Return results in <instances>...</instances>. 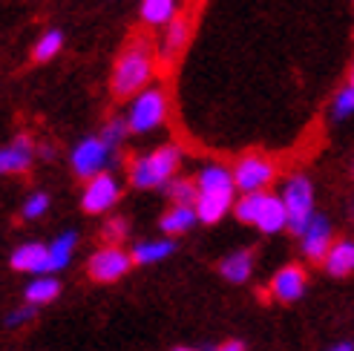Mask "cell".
Segmentation results:
<instances>
[{
  "label": "cell",
  "mask_w": 354,
  "mask_h": 351,
  "mask_svg": "<svg viewBox=\"0 0 354 351\" xmlns=\"http://www.w3.org/2000/svg\"><path fill=\"white\" fill-rule=\"evenodd\" d=\"M130 268H133V254H127L124 248H115V245L95 251L90 256V265H86V271H90L95 283H115Z\"/></svg>",
  "instance_id": "52a82bcc"
},
{
  "label": "cell",
  "mask_w": 354,
  "mask_h": 351,
  "mask_svg": "<svg viewBox=\"0 0 354 351\" xmlns=\"http://www.w3.org/2000/svg\"><path fill=\"white\" fill-rule=\"evenodd\" d=\"M331 245H334V227L323 214H317L303 231V236H299L303 256L311 259V262H323L328 256V251H331Z\"/></svg>",
  "instance_id": "ba28073f"
},
{
  "label": "cell",
  "mask_w": 354,
  "mask_h": 351,
  "mask_svg": "<svg viewBox=\"0 0 354 351\" xmlns=\"http://www.w3.org/2000/svg\"><path fill=\"white\" fill-rule=\"evenodd\" d=\"M130 133V124H127V118H113V121H107V124H104V130L98 133L101 135V142L107 144L113 153H115V147L121 144V138Z\"/></svg>",
  "instance_id": "484cf974"
},
{
  "label": "cell",
  "mask_w": 354,
  "mask_h": 351,
  "mask_svg": "<svg viewBox=\"0 0 354 351\" xmlns=\"http://www.w3.org/2000/svg\"><path fill=\"white\" fill-rule=\"evenodd\" d=\"M165 118H167V95L153 86V90H141L136 95L127 113V124H130V133H150L156 127H162Z\"/></svg>",
  "instance_id": "5b68a950"
},
{
  "label": "cell",
  "mask_w": 354,
  "mask_h": 351,
  "mask_svg": "<svg viewBox=\"0 0 354 351\" xmlns=\"http://www.w3.org/2000/svg\"><path fill=\"white\" fill-rule=\"evenodd\" d=\"M199 193H222V190H236L234 184V170H227L222 164H207L196 176Z\"/></svg>",
  "instance_id": "d6986e66"
},
{
  "label": "cell",
  "mask_w": 354,
  "mask_h": 351,
  "mask_svg": "<svg viewBox=\"0 0 354 351\" xmlns=\"http://www.w3.org/2000/svg\"><path fill=\"white\" fill-rule=\"evenodd\" d=\"M348 86L354 90V64H351V73H348Z\"/></svg>",
  "instance_id": "d6a6232c"
},
{
  "label": "cell",
  "mask_w": 354,
  "mask_h": 351,
  "mask_svg": "<svg viewBox=\"0 0 354 351\" xmlns=\"http://www.w3.org/2000/svg\"><path fill=\"white\" fill-rule=\"evenodd\" d=\"M153 75V44L147 38H136L124 46L113 69V93L115 98H127L145 90Z\"/></svg>",
  "instance_id": "6da1fadb"
},
{
  "label": "cell",
  "mask_w": 354,
  "mask_h": 351,
  "mask_svg": "<svg viewBox=\"0 0 354 351\" xmlns=\"http://www.w3.org/2000/svg\"><path fill=\"white\" fill-rule=\"evenodd\" d=\"M61 49H64V32H58V29H49L46 35H41V38H38V44H35V49H32V58L38 61V64H46V61L55 58Z\"/></svg>",
  "instance_id": "cb8c5ba5"
},
{
  "label": "cell",
  "mask_w": 354,
  "mask_h": 351,
  "mask_svg": "<svg viewBox=\"0 0 354 351\" xmlns=\"http://www.w3.org/2000/svg\"><path fill=\"white\" fill-rule=\"evenodd\" d=\"M262 234H279L288 227V210H286V202L282 196H274V193H265V199L259 205V214H257V222H254Z\"/></svg>",
  "instance_id": "8fae6325"
},
{
  "label": "cell",
  "mask_w": 354,
  "mask_h": 351,
  "mask_svg": "<svg viewBox=\"0 0 354 351\" xmlns=\"http://www.w3.org/2000/svg\"><path fill=\"white\" fill-rule=\"evenodd\" d=\"M196 222H199V214L193 205H173L158 225H162V231L167 236H179V234H187Z\"/></svg>",
  "instance_id": "ac0fdd59"
},
{
  "label": "cell",
  "mask_w": 354,
  "mask_h": 351,
  "mask_svg": "<svg viewBox=\"0 0 354 351\" xmlns=\"http://www.w3.org/2000/svg\"><path fill=\"white\" fill-rule=\"evenodd\" d=\"M219 274L234 285H242L254 274V254L251 251H234L219 262Z\"/></svg>",
  "instance_id": "2e32d148"
},
{
  "label": "cell",
  "mask_w": 354,
  "mask_h": 351,
  "mask_svg": "<svg viewBox=\"0 0 354 351\" xmlns=\"http://www.w3.org/2000/svg\"><path fill=\"white\" fill-rule=\"evenodd\" d=\"M167 196L173 199V205H193L196 207V199H199L196 179H173L167 184Z\"/></svg>",
  "instance_id": "d4e9b609"
},
{
  "label": "cell",
  "mask_w": 354,
  "mask_h": 351,
  "mask_svg": "<svg viewBox=\"0 0 354 351\" xmlns=\"http://www.w3.org/2000/svg\"><path fill=\"white\" fill-rule=\"evenodd\" d=\"M351 176H354V164H351Z\"/></svg>",
  "instance_id": "d590c367"
},
{
  "label": "cell",
  "mask_w": 354,
  "mask_h": 351,
  "mask_svg": "<svg viewBox=\"0 0 354 351\" xmlns=\"http://www.w3.org/2000/svg\"><path fill=\"white\" fill-rule=\"evenodd\" d=\"M110 155H113V150L101 142V135H86L73 150V170H75V176L90 182L98 173H104Z\"/></svg>",
  "instance_id": "8992f818"
},
{
  "label": "cell",
  "mask_w": 354,
  "mask_h": 351,
  "mask_svg": "<svg viewBox=\"0 0 354 351\" xmlns=\"http://www.w3.org/2000/svg\"><path fill=\"white\" fill-rule=\"evenodd\" d=\"M179 167H182V150L176 144H162L147 155H138L130 164V182L138 190L167 187L176 179Z\"/></svg>",
  "instance_id": "7a4b0ae2"
},
{
  "label": "cell",
  "mask_w": 354,
  "mask_h": 351,
  "mask_svg": "<svg viewBox=\"0 0 354 351\" xmlns=\"http://www.w3.org/2000/svg\"><path fill=\"white\" fill-rule=\"evenodd\" d=\"M176 251L173 239H153V242H136L133 245V262L138 265H153V262H162Z\"/></svg>",
  "instance_id": "ffe728a7"
},
{
  "label": "cell",
  "mask_w": 354,
  "mask_h": 351,
  "mask_svg": "<svg viewBox=\"0 0 354 351\" xmlns=\"http://www.w3.org/2000/svg\"><path fill=\"white\" fill-rule=\"evenodd\" d=\"M46 256H49V251H46V245H41V242H26V245H21V248H15V254H12V268L15 271H24V274H46Z\"/></svg>",
  "instance_id": "5bb4252c"
},
{
  "label": "cell",
  "mask_w": 354,
  "mask_h": 351,
  "mask_svg": "<svg viewBox=\"0 0 354 351\" xmlns=\"http://www.w3.org/2000/svg\"><path fill=\"white\" fill-rule=\"evenodd\" d=\"M75 242H78V236H75L73 231H66V234H61L58 239H52V242L46 245V251H49V256H46V274H49V276L58 274V271H64V268L69 265V259H73V251H75Z\"/></svg>",
  "instance_id": "e0dca14e"
},
{
  "label": "cell",
  "mask_w": 354,
  "mask_h": 351,
  "mask_svg": "<svg viewBox=\"0 0 354 351\" xmlns=\"http://www.w3.org/2000/svg\"><path fill=\"white\" fill-rule=\"evenodd\" d=\"M328 351H354V340H340V343H334Z\"/></svg>",
  "instance_id": "1f68e13d"
},
{
  "label": "cell",
  "mask_w": 354,
  "mask_h": 351,
  "mask_svg": "<svg viewBox=\"0 0 354 351\" xmlns=\"http://www.w3.org/2000/svg\"><path fill=\"white\" fill-rule=\"evenodd\" d=\"M234 193L236 190H222V193H199L196 199V214H199V222L205 225H216L227 210H231L236 202H234Z\"/></svg>",
  "instance_id": "7c38bea8"
},
{
  "label": "cell",
  "mask_w": 354,
  "mask_h": 351,
  "mask_svg": "<svg viewBox=\"0 0 354 351\" xmlns=\"http://www.w3.org/2000/svg\"><path fill=\"white\" fill-rule=\"evenodd\" d=\"M282 202H286V210H288V231L294 236H303V231L308 227V222L317 216L314 210V184L308 176L303 173H294L286 179L282 184Z\"/></svg>",
  "instance_id": "3957f363"
},
{
  "label": "cell",
  "mask_w": 354,
  "mask_h": 351,
  "mask_svg": "<svg viewBox=\"0 0 354 351\" xmlns=\"http://www.w3.org/2000/svg\"><path fill=\"white\" fill-rule=\"evenodd\" d=\"M141 21L150 26H167L176 21V0H141Z\"/></svg>",
  "instance_id": "7402d4cb"
},
{
  "label": "cell",
  "mask_w": 354,
  "mask_h": 351,
  "mask_svg": "<svg viewBox=\"0 0 354 351\" xmlns=\"http://www.w3.org/2000/svg\"><path fill=\"white\" fill-rule=\"evenodd\" d=\"M214 351H245V343H242V340H227V343L216 345Z\"/></svg>",
  "instance_id": "4dcf8cb0"
},
{
  "label": "cell",
  "mask_w": 354,
  "mask_h": 351,
  "mask_svg": "<svg viewBox=\"0 0 354 351\" xmlns=\"http://www.w3.org/2000/svg\"><path fill=\"white\" fill-rule=\"evenodd\" d=\"M58 294H61V283L52 279L49 274H44L41 279H32V283L24 288V296H26L29 305H46V303L55 300Z\"/></svg>",
  "instance_id": "603a6c76"
},
{
  "label": "cell",
  "mask_w": 354,
  "mask_h": 351,
  "mask_svg": "<svg viewBox=\"0 0 354 351\" xmlns=\"http://www.w3.org/2000/svg\"><path fill=\"white\" fill-rule=\"evenodd\" d=\"M323 268L334 279H346L354 274V239H337L331 245L328 256L323 259Z\"/></svg>",
  "instance_id": "4fadbf2b"
},
{
  "label": "cell",
  "mask_w": 354,
  "mask_h": 351,
  "mask_svg": "<svg viewBox=\"0 0 354 351\" xmlns=\"http://www.w3.org/2000/svg\"><path fill=\"white\" fill-rule=\"evenodd\" d=\"M187 35H190V23L185 21V17H176L173 23H167L165 26V38H162V58L165 61H173L179 52L185 49V44H187Z\"/></svg>",
  "instance_id": "44dd1931"
},
{
  "label": "cell",
  "mask_w": 354,
  "mask_h": 351,
  "mask_svg": "<svg viewBox=\"0 0 354 351\" xmlns=\"http://www.w3.org/2000/svg\"><path fill=\"white\" fill-rule=\"evenodd\" d=\"M35 314H38V305H21V308H15L6 314V325H24L29 320H35Z\"/></svg>",
  "instance_id": "f546056e"
},
{
  "label": "cell",
  "mask_w": 354,
  "mask_h": 351,
  "mask_svg": "<svg viewBox=\"0 0 354 351\" xmlns=\"http://www.w3.org/2000/svg\"><path fill=\"white\" fill-rule=\"evenodd\" d=\"M277 179V164L268 155L248 153L234 164V184L242 196L248 193H265V187H271Z\"/></svg>",
  "instance_id": "277c9868"
},
{
  "label": "cell",
  "mask_w": 354,
  "mask_h": 351,
  "mask_svg": "<svg viewBox=\"0 0 354 351\" xmlns=\"http://www.w3.org/2000/svg\"><path fill=\"white\" fill-rule=\"evenodd\" d=\"M32 142L29 138H15L9 147L0 150V173H26L32 164Z\"/></svg>",
  "instance_id": "9a60e30c"
},
{
  "label": "cell",
  "mask_w": 354,
  "mask_h": 351,
  "mask_svg": "<svg viewBox=\"0 0 354 351\" xmlns=\"http://www.w3.org/2000/svg\"><path fill=\"white\" fill-rule=\"evenodd\" d=\"M351 115H354V90L351 86H343V90L331 101V118L334 121H346Z\"/></svg>",
  "instance_id": "4316f807"
},
{
  "label": "cell",
  "mask_w": 354,
  "mask_h": 351,
  "mask_svg": "<svg viewBox=\"0 0 354 351\" xmlns=\"http://www.w3.org/2000/svg\"><path fill=\"white\" fill-rule=\"evenodd\" d=\"M46 207H49V196H46V193H32V196L24 202L21 216L24 219H38V216L46 214Z\"/></svg>",
  "instance_id": "f1b7e54d"
},
{
  "label": "cell",
  "mask_w": 354,
  "mask_h": 351,
  "mask_svg": "<svg viewBox=\"0 0 354 351\" xmlns=\"http://www.w3.org/2000/svg\"><path fill=\"white\" fill-rule=\"evenodd\" d=\"M351 3H354V0H351Z\"/></svg>",
  "instance_id": "8d00e7d4"
},
{
  "label": "cell",
  "mask_w": 354,
  "mask_h": 351,
  "mask_svg": "<svg viewBox=\"0 0 354 351\" xmlns=\"http://www.w3.org/2000/svg\"><path fill=\"white\" fill-rule=\"evenodd\" d=\"M173 351H196V348H185V345H182V348H173Z\"/></svg>",
  "instance_id": "e575fe53"
},
{
  "label": "cell",
  "mask_w": 354,
  "mask_h": 351,
  "mask_svg": "<svg viewBox=\"0 0 354 351\" xmlns=\"http://www.w3.org/2000/svg\"><path fill=\"white\" fill-rule=\"evenodd\" d=\"M348 214H351V219H354V199L348 202Z\"/></svg>",
  "instance_id": "836d02e7"
},
{
  "label": "cell",
  "mask_w": 354,
  "mask_h": 351,
  "mask_svg": "<svg viewBox=\"0 0 354 351\" xmlns=\"http://www.w3.org/2000/svg\"><path fill=\"white\" fill-rule=\"evenodd\" d=\"M118 196H121L118 182L110 173H98L95 179L86 182L84 196H81V207L86 214H104V210H110L118 202Z\"/></svg>",
  "instance_id": "9c48e42d"
},
{
  "label": "cell",
  "mask_w": 354,
  "mask_h": 351,
  "mask_svg": "<svg viewBox=\"0 0 354 351\" xmlns=\"http://www.w3.org/2000/svg\"><path fill=\"white\" fill-rule=\"evenodd\" d=\"M306 285H308V274L303 265H282L274 276H271V296L279 303H297L299 296L306 294Z\"/></svg>",
  "instance_id": "30bf717a"
},
{
  "label": "cell",
  "mask_w": 354,
  "mask_h": 351,
  "mask_svg": "<svg viewBox=\"0 0 354 351\" xmlns=\"http://www.w3.org/2000/svg\"><path fill=\"white\" fill-rule=\"evenodd\" d=\"M127 234H130V222L124 219V216L110 219L107 225H104V231H101L104 242H107V245H115V248H121V242L127 239Z\"/></svg>",
  "instance_id": "83f0119b"
}]
</instances>
